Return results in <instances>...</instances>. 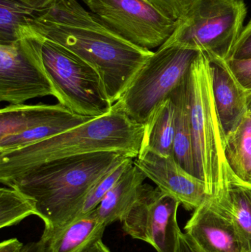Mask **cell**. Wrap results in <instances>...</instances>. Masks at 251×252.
<instances>
[{
	"mask_svg": "<svg viewBox=\"0 0 251 252\" xmlns=\"http://www.w3.org/2000/svg\"><path fill=\"white\" fill-rule=\"evenodd\" d=\"M225 154L232 174L240 182L251 185V118L249 114L226 138Z\"/></svg>",
	"mask_w": 251,
	"mask_h": 252,
	"instance_id": "21",
	"label": "cell"
},
{
	"mask_svg": "<svg viewBox=\"0 0 251 252\" xmlns=\"http://www.w3.org/2000/svg\"><path fill=\"white\" fill-rule=\"evenodd\" d=\"M186 79L187 77L170 95L175 109L172 156L181 167L196 176Z\"/></svg>",
	"mask_w": 251,
	"mask_h": 252,
	"instance_id": "18",
	"label": "cell"
},
{
	"mask_svg": "<svg viewBox=\"0 0 251 252\" xmlns=\"http://www.w3.org/2000/svg\"><path fill=\"white\" fill-rule=\"evenodd\" d=\"M38 36L43 63L58 103L75 115L88 118L110 113L113 105L98 72L60 44Z\"/></svg>",
	"mask_w": 251,
	"mask_h": 252,
	"instance_id": "7",
	"label": "cell"
},
{
	"mask_svg": "<svg viewBox=\"0 0 251 252\" xmlns=\"http://www.w3.org/2000/svg\"><path fill=\"white\" fill-rule=\"evenodd\" d=\"M246 94H247L248 114L251 118V93H246Z\"/></svg>",
	"mask_w": 251,
	"mask_h": 252,
	"instance_id": "32",
	"label": "cell"
},
{
	"mask_svg": "<svg viewBox=\"0 0 251 252\" xmlns=\"http://www.w3.org/2000/svg\"><path fill=\"white\" fill-rule=\"evenodd\" d=\"M147 176L134 164V160L116 185L105 195L91 214L106 226L121 221L137 199L140 187Z\"/></svg>",
	"mask_w": 251,
	"mask_h": 252,
	"instance_id": "15",
	"label": "cell"
},
{
	"mask_svg": "<svg viewBox=\"0 0 251 252\" xmlns=\"http://www.w3.org/2000/svg\"><path fill=\"white\" fill-rule=\"evenodd\" d=\"M186 233L205 252H247L234 222L209 198L193 212Z\"/></svg>",
	"mask_w": 251,
	"mask_h": 252,
	"instance_id": "12",
	"label": "cell"
},
{
	"mask_svg": "<svg viewBox=\"0 0 251 252\" xmlns=\"http://www.w3.org/2000/svg\"><path fill=\"white\" fill-rule=\"evenodd\" d=\"M24 247L25 245L19 240L16 238H11L1 243L0 252H22Z\"/></svg>",
	"mask_w": 251,
	"mask_h": 252,
	"instance_id": "29",
	"label": "cell"
},
{
	"mask_svg": "<svg viewBox=\"0 0 251 252\" xmlns=\"http://www.w3.org/2000/svg\"><path fill=\"white\" fill-rule=\"evenodd\" d=\"M106 227L88 213L64 224L44 226L41 239L47 252H86L102 240Z\"/></svg>",
	"mask_w": 251,
	"mask_h": 252,
	"instance_id": "14",
	"label": "cell"
},
{
	"mask_svg": "<svg viewBox=\"0 0 251 252\" xmlns=\"http://www.w3.org/2000/svg\"><path fill=\"white\" fill-rule=\"evenodd\" d=\"M200 52L165 42L147 59L113 106L145 125L161 103L185 79Z\"/></svg>",
	"mask_w": 251,
	"mask_h": 252,
	"instance_id": "5",
	"label": "cell"
},
{
	"mask_svg": "<svg viewBox=\"0 0 251 252\" xmlns=\"http://www.w3.org/2000/svg\"><path fill=\"white\" fill-rule=\"evenodd\" d=\"M227 65L246 93H251V59L226 61Z\"/></svg>",
	"mask_w": 251,
	"mask_h": 252,
	"instance_id": "26",
	"label": "cell"
},
{
	"mask_svg": "<svg viewBox=\"0 0 251 252\" xmlns=\"http://www.w3.org/2000/svg\"><path fill=\"white\" fill-rule=\"evenodd\" d=\"M33 203L12 187L0 189V228L15 226L30 216H35Z\"/></svg>",
	"mask_w": 251,
	"mask_h": 252,
	"instance_id": "23",
	"label": "cell"
},
{
	"mask_svg": "<svg viewBox=\"0 0 251 252\" xmlns=\"http://www.w3.org/2000/svg\"><path fill=\"white\" fill-rule=\"evenodd\" d=\"M115 151H100L51 160L33 166L6 184L33 203L44 226L72 221L99 181L128 158Z\"/></svg>",
	"mask_w": 251,
	"mask_h": 252,
	"instance_id": "2",
	"label": "cell"
},
{
	"mask_svg": "<svg viewBox=\"0 0 251 252\" xmlns=\"http://www.w3.org/2000/svg\"><path fill=\"white\" fill-rule=\"evenodd\" d=\"M28 25L41 38L60 44L94 67L113 105L153 54L124 39L78 0H56L37 11Z\"/></svg>",
	"mask_w": 251,
	"mask_h": 252,
	"instance_id": "1",
	"label": "cell"
},
{
	"mask_svg": "<svg viewBox=\"0 0 251 252\" xmlns=\"http://www.w3.org/2000/svg\"><path fill=\"white\" fill-rule=\"evenodd\" d=\"M179 202L156 187L142 184L132 207L121 220L125 234L157 252H175L180 229Z\"/></svg>",
	"mask_w": 251,
	"mask_h": 252,
	"instance_id": "10",
	"label": "cell"
},
{
	"mask_svg": "<svg viewBox=\"0 0 251 252\" xmlns=\"http://www.w3.org/2000/svg\"><path fill=\"white\" fill-rule=\"evenodd\" d=\"M175 105L171 97L159 105L145 124L141 151L169 157L173 152Z\"/></svg>",
	"mask_w": 251,
	"mask_h": 252,
	"instance_id": "19",
	"label": "cell"
},
{
	"mask_svg": "<svg viewBox=\"0 0 251 252\" xmlns=\"http://www.w3.org/2000/svg\"><path fill=\"white\" fill-rule=\"evenodd\" d=\"M246 15L244 0H195L165 42L228 60Z\"/></svg>",
	"mask_w": 251,
	"mask_h": 252,
	"instance_id": "6",
	"label": "cell"
},
{
	"mask_svg": "<svg viewBox=\"0 0 251 252\" xmlns=\"http://www.w3.org/2000/svg\"><path fill=\"white\" fill-rule=\"evenodd\" d=\"M134 164L162 192L175 198L188 211H194L207 198L204 182L181 167L173 156L141 151Z\"/></svg>",
	"mask_w": 251,
	"mask_h": 252,
	"instance_id": "11",
	"label": "cell"
},
{
	"mask_svg": "<svg viewBox=\"0 0 251 252\" xmlns=\"http://www.w3.org/2000/svg\"><path fill=\"white\" fill-rule=\"evenodd\" d=\"M251 59V19L243 28L229 59L247 60Z\"/></svg>",
	"mask_w": 251,
	"mask_h": 252,
	"instance_id": "27",
	"label": "cell"
},
{
	"mask_svg": "<svg viewBox=\"0 0 251 252\" xmlns=\"http://www.w3.org/2000/svg\"><path fill=\"white\" fill-rule=\"evenodd\" d=\"M21 1H23L25 4H28L29 7L40 10L48 7L56 0H21Z\"/></svg>",
	"mask_w": 251,
	"mask_h": 252,
	"instance_id": "31",
	"label": "cell"
},
{
	"mask_svg": "<svg viewBox=\"0 0 251 252\" xmlns=\"http://www.w3.org/2000/svg\"><path fill=\"white\" fill-rule=\"evenodd\" d=\"M49 95L55 97V90L41 59V40L25 25L19 40L0 44V101L24 104Z\"/></svg>",
	"mask_w": 251,
	"mask_h": 252,
	"instance_id": "8",
	"label": "cell"
},
{
	"mask_svg": "<svg viewBox=\"0 0 251 252\" xmlns=\"http://www.w3.org/2000/svg\"><path fill=\"white\" fill-rule=\"evenodd\" d=\"M94 119L71 113L67 116L55 120L48 124L29 129L19 134L0 139V153L10 152L29 146L57 136L69 129Z\"/></svg>",
	"mask_w": 251,
	"mask_h": 252,
	"instance_id": "20",
	"label": "cell"
},
{
	"mask_svg": "<svg viewBox=\"0 0 251 252\" xmlns=\"http://www.w3.org/2000/svg\"><path fill=\"white\" fill-rule=\"evenodd\" d=\"M93 14L118 35L141 48L161 47L178 22L164 16L150 0H84Z\"/></svg>",
	"mask_w": 251,
	"mask_h": 252,
	"instance_id": "9",
	"label": "cell"
},
{
	"mask_svg": "<svg viewBox=\"0 0 251 252\" xmlns=\"http://www.w3.org/2000/svg\"><path fill=\"white\" fill-rule=\"evenodd\" d=\"M73 112L56 105H9L0 111V139L19 134Z\"/></svg>",
	"mask_w": 251,
	"mask_h": 252,
	"instance_id": "16",
	"label": "cell"
},
{
	"mask_svg": "<svg viewBox=\"0 0 251 252\" xmlns=\"http://www.w3.org/2000/svg\"><path fill=\"white\" fill-rule=\"evenodd\" d=\"M134 158L128 157L105 175L88 194L79 216H85L97 208L105 195L116 185Z\"/></svg>",
	"mask_w": 251,
	"mask_h": 252,
	"instance_id": "24",
	"label": "cell"
},
{
	"mask_svg": "<svg viewBox=\"0 0 251 252\" xmlns=\"http://www.w3.org/2000/svg\"><path fill=\"white\" fill-rule=\"evenodd\" d=\"M175 252H203L187 233H184L182 231L180 230Z\"/></svg>",
	"mask_w": 251,
	"mask_h": 252,
	"instance_id": "28",
	"label": "cell"
},
{
	"mask_svg": "<svg viewBox=\"0 0 251 252\" xmlns=\"http://www.w3.org/2000/svg\"><path fill=\"white\" fill-rule=\"evenodd\" d=\"M209 199L234 222L246 252H251V185L240 182L232 175L224 192Z\"/></svg>",
	"mask_w": 251,
	"mask_h": 252,
	"instance_id": "17",
	"label": "cell"
},
{
	"mask_svg": "<svg viewBox=\"0 0 251 252\" xmlns=\"http://www.w3.org/2000/svg\"><path fill=\"white\" fill-rule=\"evenodd\" d=\"M164 16L178 22L187 15L195 0H150Z\"/></svg>",
	"mask_w": 251,
	"mask_h": 252,
	"instance_id": "25",
	"label": "cell"
},
{
	"mask_svg": "<svg viewBox=\"0 0 251 252\" xmlns=\"http://www.w3.org/2000/svg\"><path fill=\"white\" fill-rule=\"evenodd\" d=\"M22 252H47V250L44 241L40 239L37 242H31L25 245Z\"/></svg>",
	"mask_w": 251,
	"mask_h": 252,
	"instance_id": "30",
	"label": "cell"
},
{
	"mask_svg": "<svg viewBox=\"0 0 251 252\" xmlns=\"http://www.w3.org/2000/svg\"><path fill=\"white\" fill-rule=\"evenodd\" d=\"M209 59L215 104L227 138L235 131L248 115L247 94L230 70L226 61Z\"/></svg>",
	"mask_w": 251,
	"mask_h": 252,
	"instance_id": "13",
	"label": "cell"
},
{
	"mask_svg": "<svg viewBox=\"0 0 251 252\" xmlns=\"http://www.w3.org/2000/svg\"><path fill=\"white\" fill-rule=\"evenodd\" d=\"M186 81L196 176L204 182L207 198H217L228 187L233 174L225 158L226 137L215 104L207 55L200 52Z\"/></svg>",
	"mask_w": 251,
	"mask_h": 252,
	"instance_id": "4",
	"label": "cell"
},
{
	"mask_svg": "<svg viewBox=\"0 0 251 252\" xmlns=\"http://www.w3.org/2000/svg\"><path fill=\"white\" fill-rule=\"evenodd\" d=\"M145 126L113 106L112 112L57 136L10 152L0 153V182H7L33 166L51 160L100 151H115L136 158Z\"/></svg>",
	"mask_w": 251,
	"mask_h": 252,
	"instance_id": "3",
	"label": "cell"
},
{
	"mask_svg": "<svg viewBox=\"0 0 251 252\" xmlns=\"http://www.w3.org/2000/svg\"><path fill=\"white\" fill-rule=\"evenodd\" d=\"M37 11L21 0H0V44L19 40V30Z\"/></svg>",
	"mask_w": 251,
	"mask_h": 252,
	"instance_id": "22",
	"label": "cell"
}]
</instances>
